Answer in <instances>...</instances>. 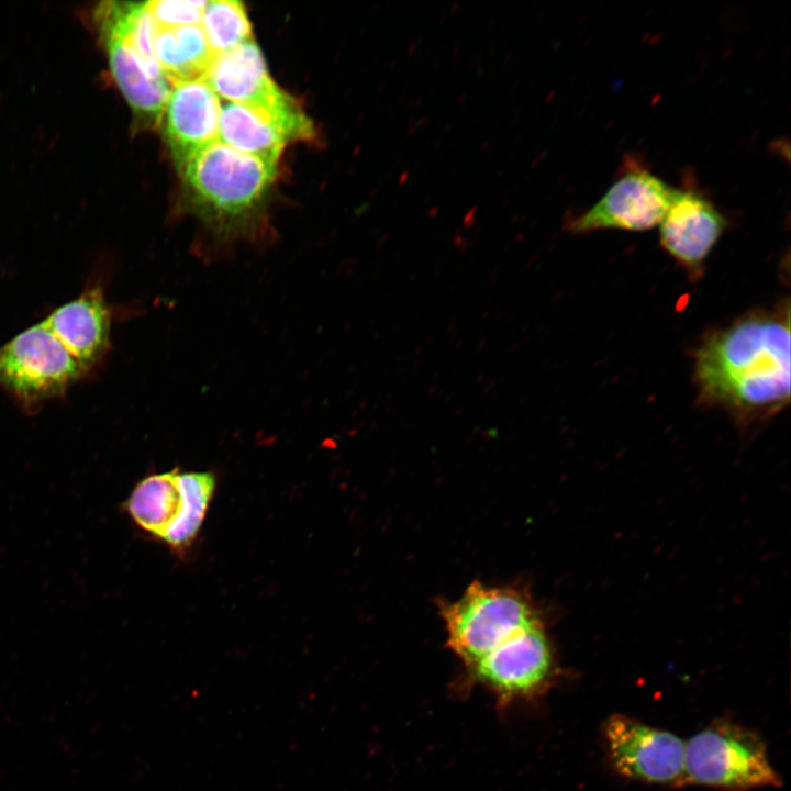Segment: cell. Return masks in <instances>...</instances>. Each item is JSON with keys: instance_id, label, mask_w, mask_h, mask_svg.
Listing matches in <instances>:
<instances>
[{"instance_id": "9", "label": "cell", "mask_w": 791, "mask_h": 791, "mask_svg": "<svg viewBox=\"0 0 791 791\" xmlns=\"http://www.w3.org/2000/svg\"><path fill=\"white\" fill-rule=\"evenodd\" d=\"M555 668L552 644L542 623L508 639L469 667L502 705L544 691Z\"/></svg>"}, {"instance_id": "13", "label": "cell", "mask_w": 791, "mask_h": 791, "mask_svg": "<svg viewBox=\"0 0 791 791\" xmlns=\"http://www.w3.org/2000/svg\"><path fill=\"white\" fill-rule=\"evenodd\" d=\"M99 35L114 81L134 115L145 125H156L161 121L171 83L155 77L121 38L109 33Z\"/></svg>"}, {"instance_id": "8", "label": "cell", "mask_w": 791, "mask_h": 791, "mask_svg": "<svg viewBox=\"0 0 791 791\" xmlns=\"http://www.w3.org/2000/svg\"><path fill=\"white\" fill-rule=\"evenodd\" d=\"M603 738L614 769L623 777L664 786L686 784V742L675 734L613 714L604 723Z\"/></svg>"}, {"instance_id": "17", "label": "cell", "mask_w": 791, "mask_h": 791, "mask_svg": "<svg viewBox=\"0 0 791 791\" xmlns=\"http://www.w3.org/2000/svg\"><path fill=\"white\" fill-rule=\"evenodd\" d=\"M181 511L161 538L170 547L182 550L190 546L201 528L213 497L216 480L208 471L179 472Z\"/></svg>"}, {"instance_id": "10", "label": "cell", "mask_w": 791, "mask_h": 791, "mask_svg": "<svg viewBox=\"0 0 791 791\" xmlns=\"http://www.w3.org/2000/svg\"><path fill=\"white\" fill-rule=\"evenodd\" d=\"M727 226V220L703 193L675 189L659 223L661 247L689 274L700 275L703 265Z\"/></svg>"}, {"instance_id": "6", "label": "cell", "mask_w": 791, "mask_h": 791, "mask_svg": "<svg viewBox=\"0 0 791 791\" xmlns=\"http://www.w3.org/2000/svg\"><path fill=\"white\" fill-rule=\"evenodd\" d=\"M277 164L238 152L219 140L193 155L180 169L203 204L236 216L254 208L268 190Z\"/></svg>"}, {"instance_id": "16", "label": "cell", "mask_w": 791, "mask_h": 791, "mask_svg": "<svg viewBox=\"0 0 791 791\" xmlns=\"http://www.w3.org/2000/svg\"><path fill=\"white\" fill-rule=\"evenodd\" d=\"M178 469L153 474L133 488L124 510L144 532L159 539L177 520L182 505Z\"/></svg>"}, {"instance_id": "4", "label": "cell", "mask_w": 791, "mask_h": 791, "mask_svg": "<svg viewBox=\"0 0 791 791\" xmlns=\"http://www.w3.org/2000/svg\"><path fill=\"white\" fill-rule=\"evenodd\" d=\"M204 79L218 97L268 116L290 142L316 140L313 121L294 98L275 83L254 41L215 55Z\"/></svg>"}, {"instance_id": "5", "label": "cell", "mask_w": 791, "mask_h": 791, "mask_svg": "<svg viewBox=\"0 0 791 791\" xmlns=\"http://www.w3.org/2000/svg\"><path fill=\"white\" fill-rule=\"evenodd\" d=\"M85 374L43 322L0 346V388L25 410L64 394Z\"/></svg>"}, {"instance_id": "3", "label": "cell", "mask_w": 791, "mask_h": 791, "mask_svg": "<svg viewBox=\"0 0 791 791\" xmlns=\"http://www.w3.org/2000/svg\"><path fill=\"white\" fill-rule=\"evenodd\" d=\"M448 647L469 668L513 636L541 624L536 609L519 590L471 583L443 606Z\"/></svg>"}, {"instance_id": "11", "label": "cell", "mask_w": 791, "mask_h": 791, "mask_svg": "<svg viewBox=\"0 0 791 791\" xmlns=\"http://www.w3.org/2000/svg\"><path fill=\"white\" fill-rule=\"evenodd\" d=\"M220 114L219 97L204 78L171 85L163 113L164 132L179 170L219 140Z\"/></svg>"}, {"instance_id": "7", "label": "cell", "mask_w": 791, "mask_h": 791, "mask_svg": "<svg viewBox=\"0 0 791 791\" xmlns=\"http://www.w3.org/2000/svg\"><path fill=\"white\" fill-rule=\"evenodd\" d=\"M672 192L673 188L648 168L633 161L593 205L565 218L564 229L571 234L649 230L659 225Z\"/></svg>"}, {"instance_id": "12", "label": "cell", "mask_w": 791, "mask_h": 791, "mask_svg": "<svg viewBox=\"0 0 791 791\" xmlns=\"http://www.w3.org/2000/svg\"><path fill=\"white\" fill-rule=\"evenodd\" d=\"M42 322L86 372L109 348L111 314L99 286L58 307Z\"/></svg>"}, {"instance_id": "2", "label": "cell", "mask_w": 791, "mask_h": 791, "mask_svg": "<svg viewBox=\"0 0 791 791\" xmlns=\"http://www.w3.org/2000/svg\"><path fill=\"white\" fill-rule=\"evenodd\" d=\"M686 783L723 791L780 787L767 747L754 731L717 720L686 742Z\"/></svg>"}, {"instance_id": "19", "label": "cell", "mask_w": 791, "mask_h": 791, "mask_svg": "<svg viewBox=\"0 0 791 791\" xmlns=\"http://www.w3.org/2000/svg\"><path fill=\"white\" fill-rule=\"evenodd\" d=\"M148 11L157 27L200 25L207 1H147Z\"/></svg>"}, {"instance_id": "15", "label": "cell", "mask_w": 791, "mask_h": 791, "mask_svg": "<svg viewBox=\"0 0 791 791\" xmlns=\"http://www.w3.org/2000/svg\"><path fill=\"white\" fill-rule=\"evenodd\" d=\"M219 141L238 152L276 164L289 143L287 135L268 116L233 102L221 107Z\"/></svg>"}, {"instance_id": "1", "label": "cell", "mask_w": 791, "mask_h": 791, "mask_svg": "<svg viewBox=\"0 0 791 791\" xmlns=\"http://www.w3.org/2000/svg\"><path fill=\"white\" fill-rule=\"evenodd\" d=\"M694 382L703 402L738 417L780 411L790 401L789 305L709 335L695 352Z\"/></svg>"}, {"instance_id": "14", "label": "cell", "mask_w": 791, "mask_h": 791, "mask_svg": "<svg viewBox=\"0 0 791 791\" xmlns=\"http://www.w3.org/2000/svg\"><path fill=\"white\" fill-rule=\"evenodd\" d=\"M154 53L171 85L204 78L215 57L201 25L156 26Z\"/></svg>"}, {"instance_id": "18", "label": "cell", "mask_w": 791, "mask_h": 791, "mask_svg": "<svg viewBox=\"0 0 791 791\" xmlns=\"http://www.w3.org/2000/svg\"><path fill=\"white\" fill-rule=\"evenodd\" d=\"M200 25L215 55L253 41L252 24L239 1H207Z\"/></svg>"}]
</instances>
